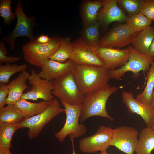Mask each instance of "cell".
<instances>
[{
	"mask_svg": "<svg viewBox=\"0 0 154 154\" xmlns=\"http://www.w3.org/2000/svg\"><path fill=\"white\" fill-rule=\"evenodd\" d=\"M117 88L108 84L105 86L84 95L80 119L82 123L88 118L99 116L107 118L111 121L114 119L108 113L106 104L110 96L116 92Z\"/></svg>",
	"mask_w": 154,
	"mask_h": 154,
	"instance_id": "cell-1",
	"label": "cell"
},
{
	"mask_svg": "<svg viewBox=\"0 0 154 154\" xmlns=\"http://www.w3.org/2000/svg\"><path fill=\"white\" fill-rule=\"evenodd\" d=\"M51 81L53 86L51 93L60 101L72 105L83 103L84 95L78 87L73 71Z\"/></svg>",
	"mask_w": 154,
	"mask_h": 154,
	"instance_id": "cell-4",
	"label": "cell"
},
{
	"mask_svg": "<svg viewBox=\"0 0 154 154\" xmlns=\"http://www.w3.org/2000/svg\"><path fill=\"white\" fill-rule=\"evenodd\" d=\"M147 55L154 58V38L149 48Z\"/></svg>",
	"mask_w": 154,
	"mask_h": 154,
	"instance_id": "cell-36",
	"label": "cell"
},
{
	"mask_svg": "<svg viewBox=\"0 0 154 154\" xmlns=\"http://www.w3.org/2000/svg\"><path fill=\"white\" fill-rule=\"evenodd\" d=\"M151 105L154 107V89L153 93L152 100Z\"/></svg>",
	"mask_w": 154,
	"mask_h": 154,
	"instance_id": "cell-39",
	"label": "cell"
},
{
	"mask_svg": "<svg viewBox=\"0 0 154 154\" xmlns=\"http://www.w3.org/2000/svg\"><path fill=\"white\" fill-rule=\"evenodd\" d=\"M100 24L98 21L84 27L82 37L88 45L94 48L98 46L100 40Z\"/></svg>",
	"mask_w": 154,
	"mask_h": 154,
	"instance_id": "cell-28",
	"label": "cell"
},
{
	"mask_svg": "<svg viewBox=\"0 0 154 154\" xmlns=\"http://www.w3.org/2000/svg\"><path fill=\"white\" fill-rule=\"evenodd\" d=\"M154 38V26H150L138 33L132 46L138 52L147 55Z\"/></svg>",
	"mask_w": 154,
	"mask_h": 154,
	"instance_id": "cell-19",
	"label": "cell"
},
{
	"mask_svg": "<svg viewBox=\"0 0 154 154\" xmlns=\"http://www.w3.org/2000/svg\"><path fill=\"white\" fill-rule=\"evenodd\" d=\"M136 154H151L154 149V129L147 127L139 133Z\"/></svg>",
	"mask_w": 154,
	"mask_h": 154,
	"instance_id": "cell-21",
	"label": "cell"
},
{
	"mask_svg": "<svg viewBox=\"0 0 154 154\" xmlns=\"http://www.w3.org/2000/svg\"><path fill=\"white\" fill-rule=\"evenodd\" d=\"M95 48L104 62V67L108 70H114L123 66L127 62L130 56L127 48L120 49L98 46Z\"/></svg>",
	"mask_w": 154,
	"mask_h": 154,
	"instance_id": "cell-15",
	"label": "cell"
},
{
	"mask_svg": "<svg viewBox=\"0 0 154 154\" xmlns=\"http://www.w3.org/2000/svg\"><path fill=\"white\" fill-rule=\"evenodd\" d=\"M29 75V72L24 70L8 84L9 92L6 101V104L15 105L21 98L23 91L27 88L26 81Z\"/></svg>",
	"mask_w": 154,
	"mask_h": 154,
	"instance_id": "cell-18",
	"label": "cell"
},
{
	"mask_svg": "<svg viewBox=\"0 0 154 154\" xmlns=\"http://www.w3.org/2000/svg\"><path fill=\"white\" fill-rule=\"evenodd\" d=\"M70 140L72 143V149H73V152L72 154H77L74 148V138L72 136H70Z\"/></svg>",
	"mask_w": 154,
	"mask_h": 154,
	"instance_id": "cell-38",
	"label": "cell"
},
{
	"mask_svg": "<svg viewBox=\"0 0 154 154\" xmlns=\"http://www.w3.org/2000/svg\"><path fill=\"white\" fill-rule=\"evenodd\" d=\"M51 38L47 43L29 41L23 45V58L30 64L41 68L57 50L63 37L55 36Z\"/></svg>",
	"mask_w": 154,
	"mask_h": 154,
	"instance_id": "cell-3",
	"label": "cell"
},
{
	"mask_svg": "<svg viewBox=\"0 0 154 154\" xmlns=\"http://www.w3.org/2000/svg\"><path fill=\"white\" fill-rule=\"evenodd\" d=\"M51 38L47 35L41 34L38 36L34 42L38 44H44L48 42Z\"/></svg>",
	"mask_w": 154,
	"mask_h": 154,
	"instance_id": "cell-35",
	"label": "cell"
},
{
	"mask_svg": "<svg viewBox=\"0 0 154 154\" xmlns=\"http://www.w3.org/2000/svg\"><path fill=\"white\" fill-rule=\"evenodd\" d=\"M73 72L84 95L105 86L110 79L109 70L103 66L76 65Z\"/></svg>",
	"mask_w": 154,
	"mask_h": 154,
	"instance_id": "cell-2",
	"label": "cell"
},
{
	"mask_svg": "<svg viewBox=\"0 0 154 154\" xmlns=\"http://www.w3.org/2000/svg\"><path fill=\"white\" fill-rule=\"evenodd\" d=\"M138 33L133 31L126 24L111 29L100 40L98 46L102 47L122 48L132 43Z\"/></svg>",
	"mask_w": 154,
	"mask_h": 154,
	"instance_id": "cell-12",
	"label": "cell"
},
{
	"mask_svg": "<svg viewBox=\"0 0 154 154\" xmlns=\"http://www.w3.org/2000/svg\"><path fill=\"white\" fill-rule=\"evenodd\" d=\"M6 84L0 82V108L6 104V101L9 94L8 85Z\"/></svg>",
	"mask_w": 154,
	"mask_h": 154,
	"instance_id": "cell-34",
	"label": "cell"
},
{
	"mask_svg": "<svg viewBox=\"0 0 154 154\" xmlns=\"http://www.w3.org/2000/svg\"><path fill=\"white\" fill-rule=\"evenodd\" d=\"M27 80L31 85V88L23 94L21 99L33 100L40 99L48 101L54 98L51 93L53 89L51 81L41 78L33 69L31 70V74Z\"/></svg>",
	"mask_w": 154,
	"mask_h": 154,
	"instance_id": "cell-13",
	"label": "cell"
},
{
	"mask_svg": "<svg viewBox=\"0 0 154 154\" xmlns=\"http://www.w3.org/2000/svg\"><path fill=\"white\" fill-rule=\"evenodd\" d=\"M152 21L141 12L128 17L126 23L133 31L138 33L150 26Z\"/></svg>",
	"mask_w": 154,
	"mask_h": 154,
	"instance_id": "cell-27",
	"label": "cell"
},
{
	"mask_svg": "<svg viewBox=\"0 0 154 154\" xmlns=\"http://www.w3.org/2000/svg\"><path fill=\"white\" fill-rule=\"evenodd\" d=\"M113 129L101 125L96 133L92 135L81 139L79 142V148L83 153H92L98 151H107L110 145Z\"/></svg>",
	"mask_w": 154,
	"mask_h": 154,
	"instance_id": "cell-10",
	"label": "cell"
},
{
	"mask_svg": "<svg viewBox=\"0 0 154 154\" xmlns=\"http://www.w3.org/2000/svg\"><path fill=\"white\" fill-rule=\"evenodd\" d=\"M102 6V0L87 1L83 3L82 13L84 27L98 21V12Z\"/></svg>",
	"mask_w": 154,
	"mask_h": 154,
	"instance_id": "cell-20",
	"label": "cell"
},
{
	"mask_svg": "<svg viewBox=\"0 0 154 154\" xmlns=\"http://www.w3.org/2000/svg\"><path fill=\"white\" fill-rule=\"evenodd\" d=\"M127 48L130 53L127 62L120 68L114 70H109L110 79H121L129 71L133 73L132 78H137L139 76L141 71L146 72L149 69L154 58L138 52L131 45Z\"/></svg>",
	"mask_w": 154,
	"mask_h": 154,
	"instance_id": "cell-8",
	"label": "cell"
},
{
	"mask_svg": "<svg viewBox=\"0 0 154 154\" xmlns=\"http://www.w3.org/2000/svg\"><path fill=\"white\" fill-rule=\"evenodd\" d=\"M12 0H0V16L4 19V24H11L16 18L15 13L12 12L11 4Z\"/></svg>",
	"mask_w": 154,
	"mask_h": 154,
	"instance_id": "cell-30",
	"label": "cell"
},
{
	"mask_svg": "<svg viewBox=\"0 0 154 154\" xmlns=\"http://www.w3.org/2000/svg\"><path fill=\"white\" fill-rule=\"evenodd\" d=\"M147 82L142 92L138 94L136 99L147 105H151L154 89V60L151 64L150 68L147 73Z\"/></svg>",
	"mask_w": 154,
	"mask_h": 154,
	"instance_id": "cell-23",
	"label": "cell"
},
{
	"mask_svg": "<svg viewBox=\"0 0 154 154\" xmlns=\"http://www.w3.org/2000/svg\"><path fill=\"white\" fill-rule=\"evenodd\" d=\"M18 129L19 123H0V148L10 149L13 136Z\"/></svg>",
	"mask_w": 154,
	"mask_h": 154,
	"instance_id": "cell-25",
	"label": "cell"
},
{
	"mask_svg": "<svg viewBox=\"0 0 154 154\" xmlns=\"http://www.w3.org/2000/svg\"><path fill=\"white\" fill-rule=\"evenodd\" d=\"M122 101L129 112L136 114L143 119L147 127L151 128L154 125V107L145 105L134 98L133 94L123 91L122 94Z\"/></svg>",
	"mask_w": 154,
	"mask_h": 154,
	"instance_id": "cell-14",
	"label": "cell"
},
{
	"mask_svg": "<svg viewBox=\"0 0 154 154\" xmlns=\"http://www.w3.org/2000/svg\"><path fill=\"white\" fill-rule=\"evenodd\" d=\"M76 65L104 66V62L96 48L89 45L82 37L72 42L70 58Z\"/></svg>",
	"mask_w": 154,
	"mask_h": 154,
	"instance_id": "cell-9",
	"label": "cell"
},
{
	"mask_svg": "<svg viewBox=\"0 0 154 154\" xmlns=\"http://www.w3.org/2000/svg\"><path fill=\"white\" fill-rule=\"evenodd\" d=\"M61 103L64 107L66 120L62 129L55 134V136L61 142L68 135L72 136L74 138L82 136L86 133L87 128L84 125L79 123L82 104L72 105L62 101Z\"/></svg>",
	"mask_w": 154,
	"mask_h": 154,
	"instance_id": "cell-7",
	"label": "cell"
},
{
	"mask_svg": "<svg viewBox=\"0 0 154 154\" xmlns=\"http://www.w3.org/2000/svg\"><path fill=\"white\" fill-rule=\"evenodd\" d=\"M72 52V42L70 37L63 38L56 52L49 59L64 63L71 57Z\"/></svg>",
	"mask_w": 154,
	"mask_h": 154,
	"instance_id": "cell-26",
	"label": "cell"
},
{
	"mask_svg": "<svg viewBox=\"0 0 154 154\" xmlns=\"http://www.w3.org/2000/svg\"><path fill=\"white\" fill-rule=\"evenodd\" d=\"M117 3L121 5L130 15L141 12L144 0H117Z\"/></svg>",
	"mask_w": 154,
	"mask_h": 154,
	"instance_id": "cell-31",
	"label": "cell"
},
{
	"mask_svg": "<svg viewBox=\"0 0 154 154\" xmlns=\"http://www.w3.org/2000/svg\"><path fill=\"white\" fill-rule=\"evenodd\" d=\"M24 118L23 114L15 105L8 104L0 108V123H19Z\"/></svg>",
	"mask_w": 154,
	"mask_h": 154,
	"instance_id": "cell-24",
	"label": "cell"
},
{
	"mask_svg": "<svg viewBox=\"0 0 154 154\" xmlns=\"http://www.w3.org/2000/svg\"><path fill=\"white\" fill-rule=\"evenodd\" d=\"M141 12L151 21H154V0H144Z\"/></svg>",
	"mask_w": 154,
	"mask_h": 154,
	"instance_id": "cell-33",
	"label": "cell"
},
{
	"mask_svg": "<svg viewBox=\"0 0 154 154\" xmlns=\"http://www.w3.org/2000/svg\"><path fill=\"white\" fill-rule=\"evenodd\" d=\"M151 128L153 129H154V125Z\"/></svg>",
	"mask_w": 154,
	"mask_h": 154,
	"instance_id": "cell-41",
	"label": "cell"
},
{
	"mask_svg": "<svg viewBox=\"0 0 154 154\" xmlns=\"http://www.w3.org/2000/svg\"><path fill=\"white\" fill-rule=\"evenodd\" d=\"M49 101L39 103H32L23 99H20L15 104L23 114L24 118L32 117L44 111L48 107Z\"/></svg>",
	"mask_w": 154,
	"mask_h": 154,
	"instance_id": "cell-22",
	"label": "cell"
},
{
	"mask_svg": "<svg viewBox=\"0 0 154 154\" xmlns=\"http://www.w3.org/2000/svg\"><path fill=\"white\" fill-rule=\"evenodd\" d=\"M139 134L137 130L131 127H117L113 129L110 145L115 147L126 154H134Z\"/></svg>",
	"mask_w": 154,
	"mask_h": 154,
	"instance_id": "cell-11",
	"label": "cell"
},
{
	"mask_svg": "<svg viewBox=\"0 0 154 154\" xmlns=\"http://www.w3.org/2000/svg\"><path fill=\"white\" fill-rule=\"evenodd\" d=\"M14 13L17 20L16 25L12 32L4 36L1 40L8 44L12 50L15 49V40L18 37H27L29 38L30 41H35V38L33 35V30L39 25L36 21L35 16L28 17L25 13L21 0L18 1Z\"/></svg>",
	"mask_w": 154,
	"mask_h": 154,
	"instance_id": "cell-6",
	"label": "cell"
},
{
	"mask_svg": "<svg viewBox=\"0 0 154 154\" xmlns=\"http://www.w3.org/2000/svg\"><path fill=\"white\" fill-rule=\"evenodd\" d=\"M102 6L99 11L98 21L106 27L115 22L126 21L127 17L117 6V0H102Z\"/></svg>",
	"mask_w": 154,
	"mask_h": 154,
	"instance_id": "cell-16",
	"label": "cell"
},
{
	"mask_svg": "<svg viewBox=\"0 0 154 154\" xmlns=\"http://www.w3.org/2000/svg\"><path fill=\"white\" fill-rule=\"evenodd\" d=\"M110 154L108 153L107 151H105L103 152H101L100 154Z\"/></svg>",
	"mask_w": 154,
	"mask_h": 154,
	"instance_id": "cell-40",
	"label": "cell"
},
{
	"mask_svg": "<svg viewBox=\"0 0 154 154\" xmlns=\"http://www.w3.org/2000/svg\"><path fill=\"white\" fill-rule=\"evenodd\" d=\"M76 65L70 59L64 63L49 59L42 66L41 70L38 74L42 78L52 81L73 71Z\"/></svg>",
	"mask_w": 154,
	"mask_h": 154,
	"instance_id": "cell-17",
	"label": "cell"
},
{
	"mask_svg": "<svg viewBox=\"0 0 154 154\" xmlns=\"http://www.w3.org/2000/svg\"><path fill=\"white\" fill-rule=\"evenodd\" d=\"M28 66L25 64L17 65L15 64H6L0 66V82L6 84L9 83L11 76L14 74L25 70Z\"/></svg>",
	"mask_w": 154,
	"mask_h": 154,
	"instance_id": "cell-29",
	"label": "cell"
},
{
	"mask_svg": "<svg viewBox=\"0 0 154 154\" xmlns=\"http://www.w3.org/2000/svg\"><path fill=\"white\" fill-rule=\"evenodd\" d=\"M0 154H12L10 149L0 148Z\"/></svg>",
	"mask_w": 154,
	"mask_h": 154,
	"instance_id": "cell-37",
	"label": "cell"
},
{
	"mask_svg": "<svg viewBox=\"0 0 154 154\" xmlns=\"http://www.w3.org/2000/svg\"><path fill=\"white\" fill-rule=\"evenodd\" d=\"M65 109L61 107L59 101L55 98L49 101L47 108L41 113L32 117L24 118L19 123V129H28V136L31 139L36 138L44 126Z\"/></svg>",
	"mask_w": 154,
	"mask_h": 154,
	"instance_id": "cell-5",
	"label": "cell"
},
{
	"mask_svg": "<svg viewBox=\"0 0 154 154\" xmlns=\"http://www.w3.org/2000/svg\"><path fill=\"white\" fill-rule=\"evenodd\" d=\"M8 52L5 46L4 42L1 40L0 42V64L3 65L5 63L10 64L17 62L21 58L17 57L8 56L6 55Z\"/></svg>",
	"mask_w": 154,
	"mask_h": 154,
	"instance_id": "cell-32",
	"label": "cell"
}]
</instances>
